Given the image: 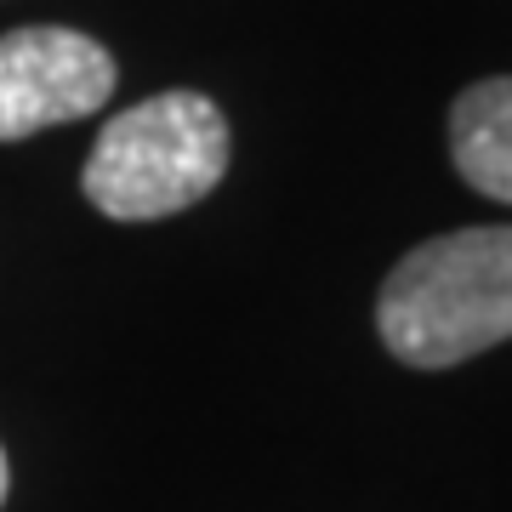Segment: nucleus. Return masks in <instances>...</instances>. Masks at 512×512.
Listing matches in <instances>:
<instances>
[{
	"mask_svg": "<svg viewBox=\"0 0 512 512\" xmlns=\"http://www.w3.org/2000/svg\"><path fill=\"white\" fill-rule=\"evenodd\" d=\"M6 484H12V467H6V450H0V501H6Z\"/></svg>",
	"mask_w": 512,
	"mask_h": 512,
	"instance_id": "39448f33",
	"label": "nucleus"
},
{
	"mask_svg": "<svg viewBox=\"0 0 512 512\" xmlns=\"http://www.w3.org/2000/svg\"><path fill=\"white\" fill-rule=\"evenodd\" d=\"M450 160L484 200L512 205V74L478 80L450 109Z\"/></svg>",
	"mask_w": 512,
	"mask_h": 512,
	"instance_id": "20e7f679",
	"label": "nucleus"
},
{
	"mask_svg": "<svg viewBox=\"0 0 512 512\" xmlns=\"http://www.w3.org/2000/svg\"><path fill=\"white\" fill-rule=\"evenodd\" d=\"M376 330L410 370H450L512 342V222L456 228L399 256L376 296Z\"/></svg>",
	"mask_w": 512,
	"mask_h": 512,
	"instance_id": "f257e3e1",
	"label": "nucleus"
},
{
	"mask_svg": "<svg viewBox=\"0 0 512 512\" xmlns=\"http://www.w3.org/2000/svg\"><path fill=\"white\" fill-rule=\"evenodd\" d=\"M228 120L205 92H160L97 131L80 188L114 222H160L200 205L228 177Z\"/></svg>",
	"mask_w": 512,
	"mask_h": 512,
	"instance_id": "f03ea898",
	"label": "nucleus"
},
{
	"mask_svg": "<svg viewBox=\"0 0 512 512\" xmlns=\"http://www.w3.org/2000/svg\"><path fill=\"white\" fill-rule=\"evenodd\" d=\"M114 57L103 40L57 23L0 35V143H23L46 126L86 120L114 97Z\"/></svg>",
	"mask_w": 512,
	"mask_h": 512,
	"instance_id": "7ed1b4c3",
	"label": "nucleus"
}]
</instances>
